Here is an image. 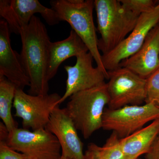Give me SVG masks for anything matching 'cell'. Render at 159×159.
Here are the masks:
<instances>
[{"label": "cell", "instance_id": "16", "mask_svg": "<svg viewBox=\"0 0 159 159\" xmlns=\"http://www.w3.org/2000/svg\"><path fill=\"white\" fill-rule=\"evenodd\" d=\"M159 136V118L130 135L120 139V146L124 156L138 159L150 150Z\"/></svg>", "mask_w": 159, "mask_h": 159}, {"label": "cell", "instance_id": "10", "mask_svg": "<svg viewBox=\"0 0 159 159\" xmlns=\"http://www.w3.org/2000/svg\"><path fill=\"white\" fill-rule=\"evenodd\" d=\"M37 13L49 25H55L61 21L54 9L44 6L38 0L0 1V16L8 24L11 33L19 35L21 29L28 25Z\"/></svg>", "mask_w": 159, "mask_h": 159}, {"label": "cell", "instance_id": "15", "mask_svg": "<svg viewBox=\"0 0 159 159\" xmlns=\"http://www.w3.org/2000/svg\"><path fill=\"white\" fill-rule=\"evenodd\" d=\"M88 52L87 46L73 30L66 39L51 42L48 70L49 81L55 76L60 66L66 60L74 56L77 57Z\"/></svg>", "mask_w": 159, "mask_h": 159}, {"label": "cell", "instance_id": "8", "mask_svg": "<svg viewBox=\"0 0 159 159\" xmlns=\"http://www.w3.org/2000/svg\"><path fill=\"white\" fill-rule=\"evenodd\" d=\"M61 97L57 93L32 95L16 89L13 105L15 116L21 119L25 129L35 131L45 129L53 110L60 105Z\"/></svg>", "mask_w": 159, "mask_h": 159}, {"label": "cell", "instance_id": "24", "mask_svg": "<svg viewBox=\"0 0 159 159\" xmlns=\"http://www.w3.org/2000/svg\"><path fill=\"white\" fill-rule=\"evenodd\" d=\"M120 159H133L130 158L128 157H125V156H123V157H122ZM138 159H140L139 158Z\"/></svg>", "mask_w": 159, "mask_h": 159}, {"label": "cell", "instance_id": "3", "mask_svg": "<svg viewBox=\"0 0 159 159\" xmlns=\"http://www.w3.org/2000/svg\"><path fill=\"white\" fill-rule=\"evenodd\" d=\"M50 4L57 12L60 20L68 23L82 40L92 54L99 68L103 72L107 80L108 71L103 65L102 54L98 49L97 29L94 24L93 0H52Z\"/></svg>", "mask_w": 159, "mask_h": 159}, {"label": "cell", "instance_id": "11", "mask_svg": "<svg viewBox=\"0 0 159 159\" xmlns=\"http://www.w3.org/2000/svg\"><path fill=\"white\" fill-rule=\"evenodd\" d=\"M45 129L57 138L61 147V156L70 159H84L83 143L65 108H60L58 105L54 108Z\"/></svg>", "mask_w": 159, "mask_h": 159}, {"label": "cell", "instance_id": "21", "mask_svg": "<svg viewBox=\"0 0 159 159\" xmlns=\"http://www.w3.org/2000/svg\"><path fill=\"white\" fill-rule=\"evenodd\" d=\"M0 159H26L24 154L14 150L6 142L0 141Z\"/></svg>", "mask_w": 159, "mask_h": 159}, {"label": "cell", "instance_id": "4", "mask_svg": "<svg viewBox=\"0 0 159 159\" xmlns=\"http://www.w3.org/2000/svg\"><path fill=\"white\" fill-rule=\"evenodd\" d=\"M65 107L67 112L85 139L102 128L105 107L109 102L107 84L103 83L71 96Z\"/></svg>", "mask_w": 159, "mask_h": 159}, {"label": "cell", "instance_id": "13", "mask_svg": "<svg viewBox=\"0 0 159 159\" xmlns=\"http://www.w3.org/2000/svg\"><path fill=\"white\" fill-rule=\"evenodd\" d=\"M10 29L4 20H0V76H4L16 89L30 86V81L21 61L20 54L11 48Z\"/></svg>", "mask_w": 159, "mask_h": 159}, {"label": "cell", "instance_id": "9", "mask_svg": "<svg viewBox=\"0 0 159 159\" xmlns=\"http://www.w3.org/2000/svg\"><path fill=\"white\" fill-rule=\"evenodd\" d=\"M159 23V2L151 11L140 16L136 25L125 39L113 50L102 54L107 71L119 67L124 60L132 56L145 42L148 33Z\"/></svg>", "mask_w": 159, "mask_h": 159}, {"label": "cell", "instance_id": "19", "mask_svg": "<svg viewBox=\"0 0 159 159\" xmlns=\"http://www.w3.org/2000/svg\"><path fill=\"white\" fill-rule=\"evenodd\" d=\"M145 103H152L159 107V68L146 79Z\"/></svg>", "mask_w": 159, "mask_h": 159}, {"label": "cell", "instance_id": "17", "mask_svg": "<svg viewBox=\"0 0 159 159\" xmlns=\"http://www.w3.org/2000/svg\"><path fill=\"white\" fill-rule=\"evenodd\" d=\"M16 87L4 76H0V118L9 132L17 128L11 114Z\"/></svg>", "mask_w": 159, "mask_h": 159}, {"label": "cell", "instance_id": "14", "mask_svg": "<svg viewBox=\"0 0 159 159\" xmlns=\"http://www.w3.org/2000/svg\"><path fill=\"white\" fill-rule=\"evenodd\" d=\"M141 77L147 79L159 68V23L148 33L145 42L135 54L119 65Z\"/></svg>", "mask_w": 159, "mask_h": 159}, {"label": "cell", "instance_id": "2", "mask_svg": "<svg viewBox=\"0 0 159 159\" xmlns=\"http://www.w3.org/2000/svg\"><path fill=\"white\" fill-rule=\"evenodd\" d=\"M98 49L102 54L113 50L133 30L140 16L125 9L120 0H95Z\"/></svg>", "mask_w": 159, "mask_h": 159}, {"label": "cell", "instance_id": "20", "mask_svg": "<svg viewBox=\"0 0 159 159\" xmlns=\"http://www.w3.org/2000/svg\"><path fill=\"white\" fill-rule=\"evenodd\" d=\"M120 2L125 9L139 16L152 10L157 5L152 0H120Z\"/></svg>", "mask_w": 159, "mask_h": 159}, {"label": "cell", "instance_id": "5", "mask_svg": "<svg viewBox=\"0 0 159 159\" xmlns=\"http://www.w3.org/2000/svg\"><path fill=\"white\" fill-rule=\"evenodd\" d=\"M159 118V107L152 103L106 108L102 117V128L124 139L145 127L148 122Z\"/></svg>", "mask_w": 159, "mask_h": 159}, {"label": "cell", "instance_id": "6", "mask_svg": "<svg viewBox=\"0 0 159 159\" xmlns=\"http://www.w3.org/2000/svg\"><path fill=\"white\" fill-rule=\"evenodd\" d=\"M107 84L109 109L141 105L146 98V79L129 69L119 67L108 71Z\"/></svg>", "mask_w": 159, "mask_h": 159}, {"label": "cell", "instance_id": "22", "mask_svg": "<svg viewBox=\"0 0 159 159\" xmlns=\"http://www.w3.org/2000/svg\"><path fill=\"white\" fill-rule=\"evenodd\" d=\"M145 159H159V136L154 142L148 153L145 155Z\"/></svg>", "mask_w": 159, "mask_h": 159}, {"label": "cell", "instance_id": "1", "mask_svg": "<svg viewBox=\"0 0 159 159\" xmlns=\"http://www.w3.org/2000/svg\"><path fill=\"white\" fill-rule=\"evenodd\" d=\"M22 42L20 56L30 81L29 94H48V80L50 40L45 25L34 16L28 25L21 29Z\"/></svg>", "mask_w": 159, "mask_h": 159}, {"label": "cell", "instance_id": "18", "mask_svg": "<svg viewBox=\"0 0 159 159\" xmlns=\"http://www.w3.org/2000/svg\"><path fill=\"white\" fill-rule=\"evenodd\" d=\"M120 139L112 132L105 144L100 146L90 143L84 152V159H120L123 157L120 146Z\"/></svg>", "mask_w": 159, "mask_h": 159}, {"label": "cell", "instance_id": "25", "mask_svg": "<svg viewBox=\"0 0 159 159\" xmlns=\"http://www.w3.org/2000/svg\"><path fill=\"white\" fill-rule=\"evenodd\" d=\"M60 159H70L66 158L64 157L61 156V158Z\"/></svg>", "mask_w": 159, "mask_h": 159}, {"label": "cell", "instance_id": "23", "mask_svg": "<svg viewBox=\"0 0 159 159\" xmlns=\"http://www.w3.org/2000/svg\"><path fill=\"white\" fill-rule=\"evenodd\" d=\"M9 132L3 122H0V141L6 142L9 137Z\"/></svg>", "mask_w": 159, "mask_h": 159}, {"label": "cell", "instance_id": "12", "mask_svg": "<svg viewBox=\"0 0 159 159\" xmlns=\"http://www.w3.org/2000/svg\"><path fill=\"white\" fill-rule=\"evenodd\" d=\"M76 57L77 61L74 66H64L67 79L65 93L61 98L59 104L73 94L99 85L107 79L101 70L97 67H94L93 57L89 52Z\"/></svg>", "mask_w": 159, "mask_h": 159}, {"label": "cell", "instance_id": "7", "mask_svg": "<svg viewBox=\"0 0 159 159\" xmlns=\"http://www.w3.org/2000/svg\"><path fill=\"white\" fill-rule=\"evenodd\" d=\"M7 145L26 159H60L61 147L56 137L46 129L35 131L16 128L9 133Z\"/></svg>", "mask_w": 159, "mask_h": 159}]
</instances>
